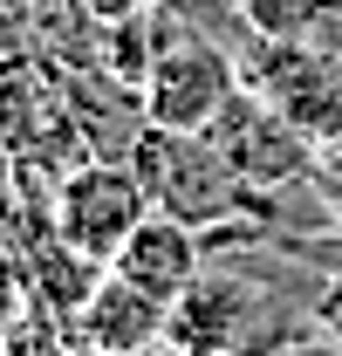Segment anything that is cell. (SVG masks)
<instances>
[{
  "label": "cell",
  "instance_id": "11",
  "mask_svg": "<svg viewBox=\"0 0 342 356\" xmlns=\"http://www.w3.org/2000/svg\"><path fill=\"white\" fill-rule=\"evenodd\" d=\"M315 192H322V199L342 213V137L315 144Z\"/></svg>",
  "mask_w": 342,
  "mask_h": 356
},
{
  "label": "cell",
  "instance_id": "3",
  "mask_svg": "<svg viewBox=\"0 0 342 356\" xmlns=\"http://www.w3.org/2000/svg\"><path fill=\"white\" fill-rule=\"evenodd\" d=\"M151 213V192L144 178L130 172V158H83L76 172L55 178V199H48V226L62 247H76L83 261L110 267L137 220Z\"/></svg>",
  "mask_w": 342,
  "mask_h": 356
},
{
  "label": "cell",
  "instance_id": "13",
  "mask_svg": "<svg viewBox=\"0 0 342 356\" xmlns=\"http://www.w3.org/2000/svg\"><path fill=\"white\" fill-rule=\"evenodd\" d=\"M76 356H117V350H76Z\"/></svg>",
  "mask_w": 342,
  "mask_h": 356
},
{
  "label": "cell",
  "instance_id": "2",
  "mask_svg": "<svg viewBox=\"0 0 342 356\" xmlns=\"http://www.w3.org/2000/svg\"><path fill=\"white\" fill-rule=\"evenodd\" d=\"M130 172L144 178V192H151L158 213L199 226V233L219 226V220H233V213L247 206V178L226 165V151H219L206 131L144 124L137 144H130Z\"/></svg>",
  "mask_w": 342,
  "mask_h": 356
},
{
  "label": "cell",
  "instance_id": "4",
  "mask_svg": "<svg viewBox=\"0 0 342 356\" xmlns=\"http://www.w3.org/2000/svg\"><path fill=\"white\" fill-rule=\"evenodd\" d=\"M240 76L254 96H267L301 137H315V144H329L342 137V62L336 55H322V48L308 42H281V35H240Z\"/></svg>",
  "mask_w": 342,
  "mask_h": 356
},
{
  "label": "cell",
  "instance_id": "8",
  "mask_svg": "<svg viewBox=\"0 0 342 356\" xmlns=\"http://www.w3.org/2000/svg\"><path fill=\"white\" fill-rule=\"evenodd\" d=\"M110 267H117L124 281H137V288H151L158 302H178V295L199 281V267H206V233L151 206V213L137 220V233L117 247Z\"/></svg>",
  "mask_w": 342,
  "mask_h": 356
},
{
  "label": "cell",
  "instance_id": "10",
  "mask_svg": "<svg viewBox=\"0 0 342 356\" xmlns=\"http://www.w3.org/2000/svg\"><path fill=\"white\" fill-rule=\"evenodd\" d=\"M260 356H342V336H329V329H295V336H281V343H267Z\"/></svg>",
  "mask_w": 342,
  "mask_h": 356
},
{
  "label": "cell",
  "instance_id": "9",
  "mask_svg": "<svg viewBox=\"0 0 342 356\" xmlns=\"http://www.w3.org/2000/svg\"><path fill=\"white\" fill-rule=\"evenodd\" d=\"M308 322L329 329V336H342V261H329V274L308 288Z\"/></svg>",
  "mask_w": 342,
  "mask_h": 356
},
{
  "label": "cell",
  "instance_id": "6",
  "mask_svg": "<svg viewBox=\"0 0 342 356\" xmlns=\"http://www.w3.org/2000/svg\"><path fill=\"white\" fill-rule=\"evenodd\" d=\"M219 151H226V165L247 178L254 192H288V185H315V137H301L267 96L240 83L226 96V110H219L213 124H206Z\"/></svg>",
  "mask_w": 342,
  "mask_h": 356
},
{
  "label": "cell",
  "instance_id": "1",
  "mask_svg": "<svg viewBox=\"0 0 342 356\" xmlns=\"http://www.w3.org/2000/svg\"><path fill=\"white\" fill-rule=\"evenodd\" d=\"M308 329V315H288V302L247 274V267H219L206 261L199 267V281L171 302V343L192 356H260L267 343H281V336H295Z\"/></svg>",
  "mask_w": 342,
  "mask_h": 356
},
{
  "label": "cell",
  "instance_id": "5",
  "mask_svg": "<svg viewBox=\"0 0 342 356\" xmlns=\"http://www.w3.org/2000/svg\"><path fill=\"white\" fill-rule=\"evenodd\" d=\"M240 83H247L240 76V55L219 42V35L185 28L178 42H165V55L144 76V117L165 124V131H206Z\"/></svg>",
  "mask_w": 342,
  "mask_h": 356
},
{
  "label": "cell",
  "instance_id": "7",
  "mask_svg": "<svg viewBox=\"0 0 342 356\" xmlns=\"http://www.w3.org/2000/svg\"><path fill=\"white\" fill-rule=\"evenodd\" d=\"M171 329V302H158L151 288L124 281L117 267H103L89 281V295L69 309V343L76 350H117V356H144L158 350Z\"/></svg>",
  "mask_w": 342,
  "mask_h": 356
},
{
  "label": "cell",
  "instance_id": "12",
  "mask_svg": "<svg viewBox=\"0 0 342 356\" xmlns=\"http://www.w3.org/2000/svg\"><path fill=\"white\" fill-rule=\"evenodd\" d=\"M96 21H117V14H130V7H144V0H83Z\"/></svg>",
  "mask_w": 342,
  "mask_h": 356
}]
</instances>
